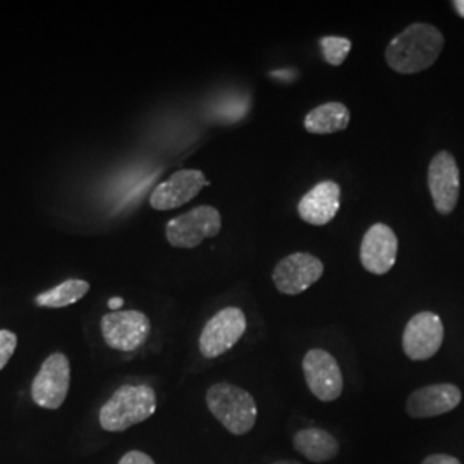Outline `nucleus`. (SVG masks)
Instances as JSON below:
<instances>
[{
	"label": "nucleus",
	"instance_id": "f257e3e1",
	"mask_svg": "<svg viewBox=\"0 0 464 464\" xmlns=\"http://www.w3.org/2000/svg\"><path fill=\"white\" fill-rule=\"evenodd\" d=\"M444 34L429 23L410 24L385 49V61L399 74H416L433 66L444 49Z\"/></svg>",
	"mask_w": 464,
	"mask_h": 464
},
{
	"label": "nucleus",
	"instance_id": "f03ea898",
	"mask_svg": "<svg viewBox=\"0 0 464 464\" xmlns=\"http://www.w3.org/2000/svg\"><path fill=\"white\" fill-rule=\"evenodd\" d=\"M205 399L210 413L232 435L241 437L253 430L258 408L248 391L227 382H218L207 391Z\"/></svg>",
	"mask_w": 464,
	"mask_h": 464
},
{
	"label": "nucleus",
	"instance_id": "7ed1b4c3",
	"mask_svg": "<svg viewBox=\"0 0 464 464\" xmlns=\"http://www.w3.org/2000/svg\"><path fill=\"white\" fill-rule=\"evenodd\" d=\"M157 410L150 385H122L100 410V425L107 431H124L147 421Z\"/></svg>",
	"mask_w": 464,
	"mask_h": 464
},
{
	"label": "nucleus",
	"instance_id": "20e7f679",
	"mask_svg": "<svg viewBox=\"0 0 464 464\" xmlns=\"http://www.w3.org/2000/svg\"><path fill=\"white\" fill-rule=\"evenodd\" d=\"M220 229L222 217L218 210L210 205H201L167 222V241L174 248H197L205 239L217 236Z\"/></svg>",
	"mask_w": 464,
	"mask_h": 464
},
{
	"label": "nucleus",
	"instance_id": "39448f33",
	"mask_svg": "<svg viewBox=\"0 0 464 464\" xmlns=\"http://www.w3.org/2000/svg\"><path fill=\"white\" fill-rule=\"evenodd\" d=\"M248 327L246 315L239 308H224L212 316L199 335V353L212 360L226 354L245 335Z\"/></svg>",
	"mask_w": 464,
	"mask_h": 464
},
{
	"label": "nucleus",
	"instance_id": "423d86ee",
	"mask_svg": "<svg viewBox=\"0 0 464 464\" xmlns=\"http://www.w3.org/2000/svg\"><path fill=\"white\" fill-rule=\"evenodd\" d=\"M303 373L308 389L318 401L332 402L341 398L344 379L337 360L325 349H310L303 358Z\"/></svg>",
	"mask_w": 464,
	"mask_h": 464
},
{
	"label": "nucleus",
	"instance_id": "0eeeda50",
	"mask_svg": "<svg viewBox=\"0 0 464 464\" xmlns=\"http://www.w3.org/2000/svg\"><path fill=\"white\" fill-rule=\"evenodd\" d=\"M151 332L149 316L136 310L112 312L102 318V335L107 346L122 353L141 348Z\"/></svg>",
	"mask_w": 464,
	"mask_h": 464
},
{
	"label": "nucleus",
	"instance_id": "6e6552de",
	"mask_svg": "<svg viewBox=\"0 0 464 464\" xmlns=\"http://www.w3.org/2000/svg\"><path fill=\"white\" fill-rule=\"evenodd\" d=\"M444 343L442 318L433 312L416 314L402 332L404 354L413 362H427L433 358Z\"/></svg>",
	"mask_w": 464,
	"mask_h": 464
},
{
	"label": "nucleus",
	"instance_id": "1a4fd4ad",
	"mask_svg": "<svg viewBox=\"0 0 464 464\" xmlns=\"http://www.w3.org/2000/svg\"><path fill=\"white\" fill-rule=\"evenodd\" d=\"M71 366L66 354L53 353L44 362L32 385L34 404L45 410H59L66 401Z\"/></svg>",
	"mask_w": 464,
	"mask_h": 464
},
{
	"label": "nucleus",
	"instance_id": "9d476101",
	"mask_svg": "<svg viewBox=\"0 0 464 464\" xmlns=\"http://www.w3.org/2000/svg\"><path fill=\"white\" fill-rule=\"evenodd\" d=\"M324 276V264L312 253H293L284 256L274 268L272 279L285 296H298Z\"/></svg>",
	"mask_w": 464,
	"mask_h": 464
},
{
	"label": "nucleus",
	"instance_id": "9b49d317",
	"mask_svg": "<svg viewBox=\"0 0 464 464\" xmlns=\"http://www.w3.org/2000/svg\"><path fill=\"white\" fill-rule=\"evenodd\" d=\"M427 181L435 210L440 216L452 214L459 199V167L452 153L442 150L431 159Z\"/></svg>",
	"mask_w": 464,
	"mask_h": 464
},
{
	"label": "nucleus",
	"instance_id": "f8f14e48",
	"mask_svg": "<svg viewBox=\"0 0 464 464\" xmlns=\"http://www.w3.org/2000/svg\"><path fill=\"white\" fill-rule=\"evenodd\" d=\"M399 241L396 232L387 224H373L363 236L360 246L362 266L370 274L383 276L391 272L398 260Z\"/></svg>",
	"mask_w": 464,
	"mask_h": 464
},
{
	"label": "nucleus",
	"instance_id": "ddd939ff",
	"mask_svg": "<svg viewBox=\"0 0 464 464\" xmlns=\"http://www.w3.org/2000/svg\"><path fill=\"white\" fill-rule=\"evenodd\" d=\"M208 184H210L208 179L201 170H195V169L178 170L167 181L159 184L153 189L150 197V205L160 212L179 208L195 198Z\"/></svg>",
	"mask_w": 464,
	"mask_h": 464
},
{
	"label": "nucleus",
	"instance_id": "4468645a",
	"mask_svg": "<svg viewBox=\"0 0 464 464\" xmlns=\"http://www.w3.org/2000/svg\"><path fill=\"white\" fill-rule=\"evenodd\" d=\"M463 394L452 383H433L411 392L406 399V413L415 418H435L446 415L461 404Z\"/></svg>",
	"mask_w": 464,
	"mask_h": 464
},
{
	"label": "nucleus",
	"instance_id": "2eb2a0df",
	"mask_svg": "<svg viewBox=\"0 0 464 464\" xmlns=\"http://www.w3.org/2000/svg\"><path fill=\"white\" fill-rule=\"evenodd\" d=\"M341 208V186L334 181L315 184L299 199L298 214L310 226H327Z\"/></svg>",
	"mask_w": 464,
	"mask_h": 464
},
{
	"label": "nucleus",
	"instance_id": "dca6fc26",
	"mask_svg": "<svg viewBox=\"0 0 464 464\" xmlns=\"http://www.w3.org/2000/svg\"><path fill=\"white\" fill-rule=\"evenodd\" d=\"M293 446L304 459L316 464L329 463L341 450L339 440L331 431L316 427L299 430L293 439Z\"/></svg>",
	"mask_w": 464,
	"mask_h": 464
},
{
	"label": "nucleus",
	"instance_id": "f3484780",
	"mask_svg": "<svg viewBox=\"0 0 464 464\" xmlns=\"http://www.w3.org/2000/svg\"><path fill=\"white\" fill-rule=\"evenodd\" d=\"M351 114L349 109L341 102H327L310 111L303 126L308 133L312 134H332L344 131L349 126Z\"/></svg>",
	"mask_w": 464,
	"mask_h": 464
},
{
	"label": "nucleus",
	"instance_id": "a211bd4d",
	"mask_svg": "<svg viewBox=\"0 0 464 464\" xmlns=\"http://www.w3.org/2000/svg\"><path fill=\"white\" fill-rule=\"evenodd\" d=\"M90 291V284L82 279H69L36 296V303L45 308H66L69 304L78 303Z\"/></svg>",
	"mask_w": 464,
	"mask_h": 464
},
{
	"label": "nucleus",
	"instance_id": "6ab92c4d",
	"mask_svg": "<svg viewBox=\"0 0 464 464\" xmlns=\"http://www.w3.org/2000/svg\"><path fill=\"white\" fill-rule=\"evenodd\" d=\"M320 49H322V55H324L325 63L329 66L337 67L346 61L349 52L353 49V44L346 36L329 34V36L320 38Z\"/></svg>",
	"mask_w": 464,
	"mask_h": 464
},
{
	"label": "nucleus",
	"instance_id": "aec40b11",
	"mask_svg": "<svg viewBox=\"0 0 464 464\" xmlns=\"http://www.w3.org/2000/svg\"><path fill=\"white\" fill-rule=\"evenodd\" d=\"M16 346L17 337L14 332L0 331V370L9 363Z\"/></svg>",
	"mask_w": 464,
	"mask_h": 464
},
{
	"label": "nucleus",
	"instance_id": "412c9836",
	"mask_svg": "<svg viewBox=\"0 0 464 464\" xmlns=\"http://www.w3.org/2000/svg\"><path fill=\"white\" fill-rule=\"evenodd\" d=\"M119 464H155V461L150 458L149 454H145L141 450H131L122 456Z\"/></svg>",
	"mask_w": 464,
	"mask_h": 464
},
{
	"label": "nucleus",
	"instance_id": "4be33fe9",
	"mask_svg": "<svg viewBox=\"0 0 464 464\" xmlns=\"http://www.w3.org/2000/svg\"><path fill=\"white\" fill-rule=\"evenodd\" d=\"M421 464H461V461L448 454H430L421 461Z\"/></svg>",
	"mask_w": 464,
	"mask_h": 464
},
{
	"label": "nucleus",
	"instance_id": "5701e85b",
	"mask_svg": "<svg viewBox=\"0 0 464 464\" xmlns=\"http://www.w3.org/2000/svg\"><path fill=\"white\" fill-rule=\"evenodd\" d=\"M122 304H124V299L122 298H112L109 301V308L111 310H119V308H122Z\"/></svg>",
	"mask_w": 464,
	"mask_h": 464
},
{
	"label": "nucleus",
	"instance_id": "b1692460",
	"mask_svg": "<svg viewBox=\"0 0 464 464\" xmlns=\"http://www.w3.org/2000/svg\"><path fill=\"white\" fill-rule=\"evenodd\" d=\"M452 5H454V9H456V13L464 19V0H454Z\"/></svg>",
	"mask_w": 464,
	"mask_h": 464
},
{
	"label": "nucleus",
	"instance_id": "393cba45",
	"mask_svg": "<svg viewBox=\"0 0 464 464\" xmlns=\"http://www.w3.org/2000/svg\"><path fill=\"white\" fill-rule=\"evenodd\" d=\"M272 464H301L298 461H293V459H282V461H276V463Z\"/></svg>",
	"mask_w": 464,
	"mask_h": 464
}]
</instances>
